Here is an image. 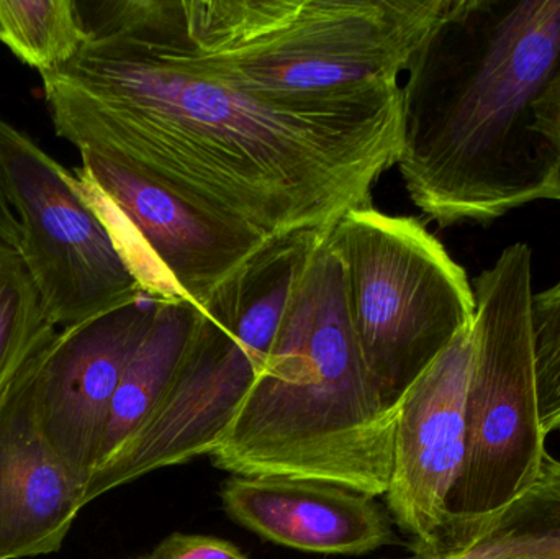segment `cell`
Segmentation results:
<instances>
[{
    "label": "cell",
    "instance_id": "cell-1",
    "mask_svg": "<svg viewBox=\"0 0 560 559\" xmlns=\"http://www.w3.org/2000/svg\"><path fill=\"white\" fill-rule=\"evenodd\" d=\"M88 42L42 74L52 127L272 242L329 230L397 164L401 88L269 101L207 71L163 0H75Z\"/></svg>",
    "mask_w": 560,
    "mask_h": 559
},
{
    "label": "cell",
    "instance_id": "cell-2",
    "mask_svg": "<svg viewBox=\"0 0 560 559\" xmlns=\"http://www.w3.org/2000/svg\"><path fill=\"white\" fill-rule=\"evenodd\" d=\"M397 164L441 226L558 200L560 0H450L407 68Z\"/></svg>",
    "mask_w": 560,
    "mask_h": 559
},
{
    "label": "cell",
    "instance_id": "cell-3",
    "mask_svg": "<svg viewBox=\"0 0 560 559\" xmlns=\"http://www.w3.org/2000/svg\"><path fill=\"white\" fill-rule=\"evenodd\" d=\"M329 232L306 261L265 368L210 458L243 478L315 479L377 498L390 485L397 410L362 360Z\"/></svg>",
    "mask_w": 560,
    "mask_h": 559
},
{
    "label": "cell",
    "instance_id": "cell-4",
    "mask_svg": "<svg viewBox=\"0 0 560 559\" xmlns=\"http://www.w3.org/2000/svg\"><path fill=\"white\" fill-rule=\"evenodd\" d=\"M200 65L269 101L318 104L400 88L450 0H163Z\"/></svg>",
    "mask_w": 560,
    "mask_h": 559
},
{
    "label": "cell",
    "instance_id": "cell-5",
    "mask_svg": "<svg viewBox=\"0 0 560 559\" xmlns=\"http://www.w3.org/2000/svg\"><path fill=\"white\" fill-rule=\"evenodd\" d=\"M532 263L529 246L515 243L474 281L466 455L443 528L417 559L450 557L538 481L548 435L533 360Z\"/></svg>",
    "mask_w": 560,
    "mask_h": 559
},
{
    "label": "cell",
    "instance_id": "cell-6",
    "mask_svg": "<svg viewBox=\"0 0 560 559\" xmlns=\"http://www.w3.org/2000/svg\"><path fill=\"white\" fill-rule=\"evenodd\" d=\"M308 256L303 242L276 243L217 292L199 312L166 399L95 469L85 504L148 473L213 452L265 368Z\"/></svg>",
    "mask_w": 560,
    "mask_h": 559
},
{
    "label": "cell",
    "instance_id": "cell-7",
    "mask_svg": "<svg viewBox=\"0 0 560 559\" xmlns=\"http://www.w3.org/2000/svg\"><path fill=\"white\" fill-rule=\"evenodd\" d=\"M329 245L341 263L362 360L385 404L397 410L408 387L472 327L474 288L415 217L354 209L332 226Z\"/></svg>",
    "mask_w": 560,
    "mask_h": 559
},
{
    "label": "cell",
    "instance_id": "cell-8",
    "mask_svg": "<svg viewBox=\"0 0 560 559\" xmlns=\"http://www.w3.org/2000/svg\"><path fill=\"white\" fill-rule=\"evenodd\" d=\"M75 170L141 291L200 312L276 242L197 209L110 154L81 148Z\"/></svg>",
    "mask_w": 560,
    "mask_h": 559
},
{
    "label": "cell",
    "instance_id": "cell-9",
    "mask_svg": "<svg viewBox=\"0 0 560 559\" xmlns=\"http://www.w3.org/2000/svg\"><path fill=\"white\" fill-rule=\"evenodd\" d=\"M0 183L22 229L20 256L56 328L144 295L75 174L3 118Z\"/></svg>",
    "mask_w": 560,
    "mask_h": 559
},
{
    "label": "cell",
    "instance_id": "cell-10",
    "mask_svg": "<svg viewBox=\"0 0 560 559\" xmlns=\"http://www.w3.org/2000/svg\"><path fill=\"white\" fill-rule=\"evenodd\" d=\"M156 301L130 304L62 328L32 358L39 433L69 475L88 488L101 462L112 403L153 325Z\"/></svg>",
    "mask_w": 560,
    "mask_h": 559
},
{
    "label": "cell",
    "instance_id": "cell-11",
    "mask_svg": "<svg viewBox=\"0 0 560 559\" xmlns=\"http://www.w3.org/2000/svg\"><path fill=\"white\" fill-rule=\"evenodd\" d=\"M472 327L421 373L395 412L388 514L411 540V551L436 540L466 455V397Z\"/></svg>",
    "mask_w": 560,
    "mask_h": 559
},
{
    "label": "cell",
    "instance_id": "cell-12",
    "mask_svg": "<svg viewBox=\"0 0 560 559\" xmlns=\"http://www.w3.org/2000/svg\"><path fill=\"white\" fill-rule=\"evenodd\" d=\"M32 358L0 394V559L55 554L88 505L39 433Z\"/></svg>",
    "mask_w": 560,
    "mask_h": 559
},
{
    "label": "cell",
    "instance_id": "cell-13",
    "mask_svg": "<svg viewBox=\"0 0 560 559\" xmlns=\"http://www.w3.org/2000/svg\"><path fill=\"white\" fill-rule=\"evenodd\" d=\"M226 514L265 540L322 555H365L390 544V515L371 496L300 478L230 479Z\"/></svg>",
    "mask_w": 560,
    "mask_h": 559
},
{
    "label": "cell",
    "instance_id": "cell-14",
    "mask_svg": "<svg viewBox=\"0 0 560 559\" xmlns=\"http://www.w3.org/2000/svg\"><path fill=\"white\" fill-rule=\"evenodd\" d=\"M199 312L187 302L156 301L153 325L115 393L98 466L137 435L166 399L186 357Z\"/></svg>",
    "mask_w": 560,
    "mask_h": 559
},
{
    "label": "cell",
    "instance_id": "cell-15",
    "mask_svg": "<svg viewBox=\"0 0 560 559\" xmlns=\"http://www.w3.org/2000/svg\"><path fill=\"white\" fill-rule=\"evenodd\" d=\"M499 555L560 559V462L549 453L536 485L443 559Z\"/></svg>",
    "mask_w": 560,
    "mask_h": 559
},
{
    "label": "cell",
    "instance_id": "cell-16",
    "mask_svg": "<svg viewBox=\"0 0 560 559\" xmlns=\"http://www.w3.org/2000/svg\"><path fill=\"white\" fill-rule=\"evenodd\" d=\"M0 42L42 75L71 62L88 35L75 0H0Z\"/></svg>",
    "mask_w": 560,
    "mask_h": 559
},
{
    "label": "cell",
    "instance_id": "cell-17",
    "mask_svg": "<svg viewBox=\"0 0 560 559\" xmlns=\"http://www.w3.org/2000/svg\"><path fill=\"white\" fill-rule=\"evenodd\" d=\"M56 334L22 256L0 242V394Z\"/></svg>",
    "mask_w": 560,
    "mask_h": 559
},
{
    "label": "cell",
    "instance_id": "cell-18",
    "mask_svg": "<svg viewBox=\"0 0 560 559\" xmlns=\"http://www.w3.org/2000/svg\"><path fill=\"white\" fill-rule=\"evenodd\" d=\"M529 324L539 420L549 435L560 430V282L533 292Z\"/></svg>",
    "mask_w": 560,
    "mask_h": 559
},
{
    "label": "cell",
    "instance_id": "cell-19",
    "mask_svg": "<svg viewBox=\"0 0 560 559\" xmlns=\"http://www.w3.org/2000/svg\"><path fill=\"white\" fill-rule=\"evenodd\" d=\"M138 559H248L242 550L222 538L173 534L151 554Z\"/></svg>",
    "mask_w": 560,
    "mask_h": 559
},
{
    "label": "cell",
    "instance_id": "cell-20",
    "mask_svg": "<svg viewBox=\"0 0 560 559\" xmlns=\"http://www.w3.org/2000/svg\"><path fill=\"white\" fill-rule=\"evenodd\" d=\"M0 242L12 246L16 252L22 243V229H20L19 219L13 213L2 183H0Z\"/></svg>",
    "mask_w": 560,
    "mask_h": 559
},
{
    "label": "cell",
    "instance_id": "cell-21",
    "mask_svg": "<svg viewBox=\"0 0 560 559\" xmlns=\"http://www.w3.org/2000/svg\"><path fill=\"white\" fill-rule=\"evenodd\" d=\"M456 559H548L538 557H516V555H499V557H483V558H456Z\"/></svg>",
    "mask_w": 560,
    "mask_h": 559
},
{
    "label": "cell",
    "instance_id": "cell-22",
    "mask_svg": "<svg viewBox=\"0 0 560 559\" xmlns=\"http://www.w3.org/2000/svg\"><path fill=\"white\" fill-rule=\"evenodd\" d=\"M558 200H560V177H559V190H558Z\"/></svg>",
    "mask_w": 560,
    "mask_h": 559
}]
</instances>
